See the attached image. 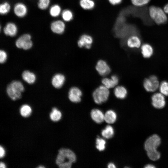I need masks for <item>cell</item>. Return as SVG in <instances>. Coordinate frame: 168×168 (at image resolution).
<instances>
[{"mask_svg": "<svg viewBox=\"0 0 168 168\" xmlns=\"http://www.w3.org/2000/svg\"><path fill=\"white\" fill-rule=\"evenodd\" d=\"M161 140L159 136L154 134L149 137L145 141L144 147L148 157L152 161H156L161 157V153L157 149L160 145Z\"/></svg>", "mask_w": 168, "mask_h": 168, "instance_id": "obj_1", "label": "cell"}, {"mask_svg": "<svg viewBox=\"0 0 168 168\" xmlns=\"http://www.w3.org/2000/svg\"><path fill=\"white\" fill-rule=\"evenodd\" d=\"M76 161V156L72 151L63 148L58 151L56 163L59 168H70Z\"/></svg>", "mask_w": 168, "mask_h": 168, "instance_id": "obj_2", "label": "cell"}, {"mask_svg": "<svg viewBox=\"0 0 168 168\" xmlns=\"http://www.w3.org/2000/svg\"><path fill=\"white\" fill-rule=\"evenodd\" d=\"M24 90V86L20 82L14 81L8 86L7 92L9 96L12 100H16L21 98V93Z\"/></svg>", "mask_w": 168, "mask_h": 168, "instance_id": "obj_3", "label": "cell"}, {"mask_svg": "<svg viewBox=\"0 0 168 168\" xmlns=\"http://www.w3.org/2000/svg\"><path fill=\"white\" fill-rule=\"evenodd\" d=\"M149 14L151 18L158 24H164L167 19L166 14L163 9L155 6H152L149 8Z\"/></svg>", "mask_w": 168, "mask_h": 168, "instance_id": "obj_4", "label": "cell"}, {"mask_svg": "<svg viewBox=\"0 0 168 168\" xmlns=\"http://www.w3.org/2000/svg\"><path fill=\"white\" fill-rule=\"evenodd\" d=\"M110 95L109 89L101 85L96 89L92 94L93 99L97 104H101L106 102Z\"/></svg>", "mask_w": 168, "mask_h": 168, "instance_id": "obj_5", "label": "cell"}, {"mask_svg": "<svg viewBox=\"0 0 168 168\" xmlns=\"http://www.w3.org/2000/svg\"><path fill=\"white\" fill-rule=\"evenodd\" d=\"M160 83L157 77L152 75L146 78L143 82L145 89L148 92H153L159 88Z\"/></svg>", "mask_w": 168, "mask_h": 168, "instance_id": "obj_6", "label": "cell"}, {"mask_svg": "<svg viewBox=\"0 0 168 168\" xmlns=\"http://www.w3.org/2000/svg\"><path fill=\"white\" fill-rule=\"evenodd\" d=\"M16 46L24 50L30 49L32 46L31 36L29 34H25L20 36L16 42Z\"/></svg>", "mask_w": 168, "mask_h": 168, "instance_id": "obj_7", "label": "cell"}, {"mask_svg": "<svg viewBox=\"0 0 168 168\" xmlns=\"http://www.w3.org/2000/svg\"><path fill=\"white\" fill-rule=\"evenodd\" d=\"M151 100L152 105L156 109H162L166 104L165 96L160 92L154 94L152 96Z\"/></svg>", "mask_w": 168, "mask_h": 168, "instance_id": "obj_8", "label": "cell"}, {"mask_svg": "<svg viewBox=\"0 0 168 168\" xmlns=\"http://www.w3.org/2000/svg\"><path fill=\"white\" fill-rule=\"evenodd\" d=\"M93 42V39L91 35L84 34L80 36L77 44L80 48L84 47L87 49H89L91 47Z\"/></svg>", "mask_w": 168, "mask_h": 168, "instance_id": "obj_9", "label": "cell"}, {"mask_svg": "<svg viewBox=\"0 0 168 168\" xmlns=\"http://www.w3.org/2000/svg\"><path fill=\"white\" fill-rule=\"evenodd\" d=\"M82 95V91L77 87L71 88L68 93V97L69 100L74 103L80 102L81 100Z\"/></svg>", "mask_w": 168, "mask_h": 168, "instance_id": "obj_10", "label": "cell"}, {"mask_svg": "<svg viewBox=\"0 0 168 168\" xmlns=\"http://www.w3.org/2000/svg\"><path fill=\"white\" fill-rule=\"evenodd\" d=\"M96 69L98 73L101 76H105L110 72V68L105 61L102 60H99L96 64Z\"/></svg>", "mask_w": 168, "mask_h": 168, "instance_id": "obj_11", "label": "cell"}, {"mask_svg": "<svg viewBox=\"0 0 168 168\" xmlns=\"http://www.w3.org/2000/svg\"><path fill=\"white\" fill-rule=\"evenodd\" d=\"M65 24L61 20H57L53 22L50 26L51 30L54 33L60 34L63 33L65 29Z\"/></svg>", "mask_w": 168, "mask_h": 168, "instance_id": "obj_12", "label": "cell"}, {"mask_svg": "<svg viewBox=\"0 0 168 168\" xmlns=\"http://www.w3.org/2000/svg\"><path fill=\"white\" fill-rule=\"evenodd\" d=\"M127 46L130 48H138L142 45L141 40L137 35H133L130 36L126 41Z\"/></svg>", "mask_w": 168, "mask_h": 168, "instance_id": "obj_13", "label": "cell"}, {"mask_svg": "<svg viewBox=\"0 0 168 168\" xmlns=\"http://www.w3.org/2000/svg\"><path fill=\"white\" fill-rule=\"evenodd\" d=\"M65 80V77L63 75L60 73L57 74L53 77L52 83L55 88H60L64 84Z\"/></svg>", "mask_w": 168, "mask_h": 168, "instance_id": "obj_14", "label": "cell"}, {"mask_svg": "<svg viewBox=\"0 0 168 168\" xmlns=\"http://www.w3.org/2000/svg\"><path fill=\"white\" fill-rule=\"evenodd\" d=\"M27 8L25 4L21 3L16 4L14 8V12L18 17H22L24 16L27 13Z\"/></svg>", "mask_w": 168, "mask_h": 168, "instance_id": "obj_15", "label": "cell"}, {"mask_svg": "<svg viewBox=\"0 0 168 168\" xmlns=\"http://www.w3.org/2000/svg\"><path fill=\"white\" fill-rule=\"evenodd\" d=\"M3 32L7 35L13 37L16 35L17 32V28L14 23H7L3 29Z\"/></svg>", "mask_w": 168, "mask_h": 168, "instance_id": "obj_16", "label": "cell"}, {"mask_svg": "<svg viewBox=\"0 0 168 168\" xmlns=\"http://www.w3.org/2000/svg\"><path fill=\"white\" fill-rule=\"evenodd\" d=\"M91 116L92 119L97 123H101L104 120V115L98 109L92 110L91 112Z\"/></svg>", "mask_w": 168, "mask_h": 168, "instance_id": "obj_17", "label": "cell"}, {"mask_svg": "<svg viewBox=\"0 0 168 168\" xmlns=\"http://www.w3.org/2000/svg\"><path fill=\"white\" fill-rule=\"evenodd\" d=\"M141 49L142 55L145 58H149L153 54V48L149 44L145 43L142 45Z\"/></svg>", "mask_w": 168, "mask_h": 168, "instance_id": "obj_18", "label": "cell"}, {"mask_svg": "<svg viewBox=\"0 0 168 168\" xmlns=\"http://www.w3.org/2000/svg\"><path fill=\"white\" fill-rule=\"evenodd\" d=\"M114 93L117 98L121 99H124L127 96V91L124 86H118L114 89Z\"/></svg>", "mask_w": 168, "mask_h": 168, "instance_id": "obj_19", "label": "cell"}, {"mask_svg": "<svg viewBox=\"0 0 168 168\" xmlns=\"http://www.w3.org/2000/svg\"><path fill=\"white\" fill-rule=\"evenodd\" d=\"M22 76L23 79L29 84H33L35 81V75L29 71L26 70L24 71Z\"/></svg>", "mask_w": 168, "mask_h": 168, "instance_id": "obj_20", "label": "cell"}, {"mask_svg": "<svg viewBox=\"0 0 168 168\" xmlns=\"http://www.w3.org/2000/svg\"><path fill=\"white\" fill-rule=\"evenodd\" d=\"M117 119L115 112L112 110H108L104 114V120L107 123L113 124Z\"/></svg>", "mask_w": 168, "mask_h": 168, "instance_id": "obj_21", "label": "cell"}, {"mask_svg": "<svg viewBox=\"0 0 168 168\" xmlns=\"http://www.w3.org/2000/svg\"><path fill=\"white\" fill-rule=\"evenodd\" d=\"M79 4L82 9L87 10L92 9L95 5L93 0H80Z\"/></svg>", "mask_w": 168, "mask_h": 168, "instance_id": "obj_22", "label": "cell"}, {"mask_svg": "<svg viewBox=\"0 0 168 168\" xmlns=\"http://www.w3.org/2000/svg\"><path fill=\"white\" fill-rule=\"evenodd\" d=\"M101 135L105 138L109 139L111 138L114 133L113 128L110 125L107 126L101 131Z\"/></svg>", "mask_w": 168, "mask_h": 168, "instance_id": "obj_23", "label": "cell"}, {"mask_svg": "<svg viewBox=\"0 0 168 168\" xmlns=\"http://www.w3.org/2000/svg\"><path fill=\"white\" fill-rule=\"evenodd\" d=\"M61 112L55 107L53 108L50 114L51 119L54 122L59 120L62 117Z\"/></svg>", "mask_w": 168, "mask_h": 168, "instance_id": "obj_24", "label": "cell"}, {"mask_svg": "<svg viewBox=\"0 0 168 168\" xmlns=\"http://www.w3.org/2000/svg\"><path fill=\"white\" fill-rule=\"evenodd\" d=\"M101 82L103 85L109 89L114 87L118 84L111 77L104 78Z\"/></svg>", "mask_w": 168, "mask_h": 168, "instance_id": "obj_25", "label": "cell"}, {"mask_svg": "<svg viewBox=\"0 0 168 168\" xmlns=\"http://www.w3.org/2000/svg\"><path fill=\"white\" fill-rule=\"evenodd\" d=\"M32 112V109L28 105H24L20 109L21 115L24 117H27L30 116Z\"/></svg>", "mask_w": 168, "mask_h": 168, "instance_id": "obj_26", "label": "cell"}, {"mask_svg": "<svg viewBox=\"0 0 168 168\" xmlns=\"http://www.w3.org/2000/svg\"><path fill=\"white\" fill-rule=\"evenodd\" d=\"M62 17L64 21L68 22L72 19L73 15L72 12L70 10L65 9L62 12Z\"/></svg>", "mask_w": 168, "mask_h": 168, "instance_id": "obj_27", "label": "cell"}, {"mask_svg": "<svg viewBox=\"0 0 168 168\" xmlns=\"http://www.w3.org/2000/svg\"><path fill=\"white\" fill-rule=\"evenodd\" d=\"M61 12V8L60 6L57 4L52 6L49 10V14L52 17L58 16Z\"/></svg>", "mask_w": 168, "mask_h": 168, "instance_id": "obj_28", "label": "cell"}, {"mask_svg": "<svg viewBox=\"0 0 168 168\" xmlns=\"http://www.w3.org/2000/svg\"><path fill=\"white\" fill-rule=\"evenodd\" d=\"M159 89L160 92L165 96H168V82L163 81L159 85Z\"/></svg>", "mask_w": 168, "mask_h": 168, "instance_id": "obj_29", "label": "cell"}, {"mask_svg": "<svg viewBox=\"0 0 168 168\" xmlns=\"http://www.w3.org/2000/svg\"><path fill=\"white\" fill-rule=\"evenodd\" d=\"M106 142L103 138H97L96 140V147L100 151H102L105 148Z\"/></svg>", "mask_w": 168, "mask_h": 168, "instance_id": "obj_30", "label": "cell"}, {"mask_svg": "<svg viewBox=\"0 0 168 168\" xmlns=\"http://www.w3.org/2000/svg\"><path fill=\"white\" fill-rule=\"evenodd\" d=\"M11 8L10 5L7 2L1 4L0 6V13L2 15L7 14Z\"/></svg>", "mask_w": 168, "mask_h": 168, "instance_id": "obj_31", "label": "cell"}, {"mask_svg": "<svg viewBox=\"0 0 168 168\" xmlns=\"http://www.w3.org/2000/svg\"><path fill=\"white\" fill-rule=\"evenodd\" d=\"M150 0H131L132 4L136 7H142L147 4Z\"/></svg>", "mask_w": 168, "mask_h": 168, "instance_id": "obj_32", "label": "cell"}, {"mask_svg": "<svg viewBox=\"0 0 168 168\" xmlns=\"http://www.w3.org/2000/svg\"><path fill=\"white\" fill-rule=\"evenodd\" d=\"M50 3V0H39L38 7L42 10L46 9L49 6Z\"/></svg>", "mask_w": 168, "mask_h": 168, "instance_id": "obj_33", "label": "cell"}, {"mask_svg": "<svg viewBox=\"0 0 168 168\" xmlns=\"http://www.w3.org/2000/svg\"><path fill=\"white\" fill-rule=\"evenodd\" d=\"M7 58V54L6 52L3 50L0 51V62L1 63H4Z\"/></svg>", "mask_w": 168, "mask_h": 168, "instance_id": "obj_34", "label": "cell"}, {"mask_svg": "<svg viewBox=\"0 0 168 168\" xmlns=\"http://www.w3.org/2000/svg\"><path fill=\"white\" fill-rule=\"evenodd\" d=\"M109 3L113 5H115L120 3L122 0H108Z\"/></svg>", "mask_w": 168, "mask_h": 168, "instance_id": "obj_35", "label": "cell"}, {"mask_svg": "<svg viewBox=\"0 0 168 168\" xmlns=\"http://www.w3.org/2000/svg\"><path fill=\"white\" fill-rule=\"evenodd\" d=\"M5 154V151L4 148L0 146V157L1 158L3 157Z\"/></svg>", "mask_w": 168, "mask_h": 168, "instance_id": "obj_36", "label": "cell"}, {"mask_svg": "<svg viewBox=\"0 0 168 168\" xmlns=\"http://www.w3.org/2000/svg\"><path fill=\"white\" fill-rule=\"evenodd\" d=\"M144 167L145 168H155L156 166L153 164H149L146 165Z\"/></svg>", "mask_w": 168, "mask_h": 168, "instance_id": "obj_37", "label": "cell"}, {"mask_svg": "<svg viewBox=\"0 0 168 168\" xmlns=\"http://www.w3.org/2000/svg\"><path fill=\"white\" fill-rule=\"evenodd\" d=\"M108 167L109 168H115L116 167L114 163H110L108 165Z\"/></svg>", "mask_w": 168, "mask_h": 168, "instance_id": "obj_38", "label": "cell"}, {"mask_svg": "<svg viewBox=\"0 0 168 168\" xmlns=\"http://www.w3.org/2000/svg\"><path fill=\"white\" fill-rule=\"evenodd\" d=\"M163 10L167 14H168V3L164 7Z\"/></svg>", "mask_w": 168, "mask_h": 168, "instance_id": "obj_39", "label": "cell"}, {"mask_svg": "<svg viewBox=\"0 0 168 168\" xmlns=\"http://www.w3.org/2000/svg\"><path fill=\"white\" fill-rule=\"evenodd\" d=\"M6 167V166L5 163L3 162H1L0 163V168H5Z\"/></svg>", "mask_w": 168, "mask_h": 168, "instance_id": "obj_40", "label": "cell"}, {"mask_svg": "<svg viewBox=\"0 0 168 168\" xmlns=\"http://www.w3.org/2000/svg\"><path fill=\"white\" fill-rule=\"evenodd\" d=\"M37 167L38 168H44L45 167L43 166H40L38 167Z\"/></svg>", "mask_w": 168, "mask_h": 168, "instance_id": "obj_41", "label": "cell"}]
</instances>
